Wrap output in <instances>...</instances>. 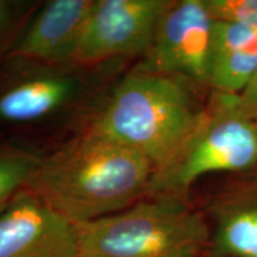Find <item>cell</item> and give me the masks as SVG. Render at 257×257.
Segmentation results:
<instances>
[{"instance_id": "7", "label": "cell", "mask_w": 257, "mask_h": 257, "mask_svg": "<svg viewBox=\"0 0 257 257\" xmlns=\"http://www.w3.org/2000/svg\"><path fill=\"white\" fill-rule=\"evenodd\" d=\"M214 19L205 0H172L138 66L208 89Z\"/></svg>"}, {"instance_id": "14", "label": "cell", "mask_w": 257, "mask_h": 257, "mask_svg": "<svg viewBox=\"0 0 257 257\" xmlns=\"http://www.w3.org/2000/svg\"><path fill=\"white\" fill-rule=\"evenodd\" d=\"M214 21L231 22L257 31V0H205Z\"/></svg>"}, {"instance_id": "13", "label": "cell", "mask_w": 257, "mask_h": 257, "mask_svg": "<svg viewBox=\"0 0 257 257\" xmlns=\"http://www.w3.org/2000/svg\"><path fill=\"white\" fill-rule=\"evenodd\" d=\"M40 4V0H0V66L15 50Z\"/></svg>"}, {"instance_id": "8", "label": "cell", "mask_w": 257, "mask_h": 257, "mask_svg": "<svg viewBox=\"0 0 257 257\" xmlns=\"http://www.w3.org/2000/svg\"><path fill=\"white\" fill-rule=\"evenodd\" d=\"M0 257H80L76 224L25 188L0 211Z\"/></svg>"}, {"instance_id": "4", "label": "cell", "mask_w": 257, "mask_h": 257, "mask_svg": "<svg viewBox=\"0 0 257 257\" xmlns=\"http://www.w3.org/2000/svg\"><path fill=\"white\" fill-rule=\"evenodd\" d=\"M76 229L80 257H200L211 237L205 213L172 194L147 195Z\"/></svg>"}, {"instance_id": "15", "label": "cell", "mask_w": 257, "mask_h": 257, "mask_svg": "<svg viewBox=\"0 0 257 257\" xmlns=\"http://www.w3.org/2000/svg\"><path fill=\"white\" fill-rule=\"evenodd\" d=\"M236 110L257 124V68L246 87L238 95H231Z\"/></svg>"}, {"instance_id": "9", "label": "cell", "mask_w": 257, "mask_h": 257, "mask_svg": "<svg viewBox=\"0 0 257 257\" xmlns=\"http://www.w3.org/2000/svg\"><path fill=\"white\" fill-rule=\"evenodd\" d=\"M208 257H257V169L240 175L206 206Z\"/></svg>"}, {"instance_id": "5", "label": "cell", "mask_w": 257, "mask_h": 257, "mask_svg": "<svg viewBox=\"0 0 257 257\" xmlns=\"http://www.w3.org/2000/svg\"><path fill=\"white\" fill-rule=\"evenodd\" d=\"M257 169V124L240 114L232 96L211 92L204 120L182 152L154 176L149 194L188 197L193 185L216 173Z\"/></svg>"}, {"instance_id": "12", "label": "cell", "mask_w": 257, "mask_h": 257, "mask_svg": "<svg viewBox=\"0 0 257 257\" xmlns=\"http://www.w3.org/2000/svg\"><path fill=\"white\" fill-rule=\"evenodd\" d=\"M42 154L0 138V210L28 187Z\"/></svg>"}, {"instance_id": "11", "label": "cell", "mask_w": 257, "mask_h": 257, "mask_svg": "<svg viewBox=\"0 0 257 257\" xmlns=\"http://www.w3.org/2000/svg\"><path fill=\"white\" fill-rule=\"evenodd\" d=\"M257 68V31L231 22L214 21L208 89L238 95Z\"/></svg>"}, {"instance_id": "10", "label": "cell", "mask_w": 257, "mask_h": 257, "mask_svg": "<svg viewBox=\"0 0 257 257\" xmlns=\"http://www.w3.org/2000/svg\"><path fill=\"white\" fill-rule=\"evenodd\" d=\"M94 0L41 2L10 57L51 64L73 63Z\"/></svg>"}, {"instance_id": "2", "label": "cell", "mask_w": 257, "mask_h": 257, "mask_svg": "<svg viewBox=\"0 0 257 257\" xmlns=\"http://www.w3.org/2000/svg\"><path fill=\"white\" fill-rule=\"evenodd\" d=\"M154 174L153 165L140 153L88 128L43 154L27 188L81 224L147 197Z\"/></svg>"}, {"instance_id": "3", "label": "cell", "mask_w": 257, "mask_h": 257, "mask_svg": "<svg viewBox=\"0 0 257 257\" xmlns=\"http://www.w3.org/2000/svg\"><path fill=\"white\" fill-rule=\"evenodd\" d=\"M187 80L135 63L114 83L89 130L140 153L156 174L174 161L200 126L208 98Z\"/></svg>"}, {"instance_id": "6", "label": "cell", "mask_w": 257, "mask_h": 257, "mask_svg": "<svg viewBox=\"0 0 257 257\" xmlns=\"http://www.w3.org/2000/svg\"><path fill=\"white\" fill-rule=\"evenodd\" d=\"M172 0H94L74 62H138L147 55Z\"/></svg>"}, {"instance_id": "16", "label": "cell", "mask_w": 257, "mask_h": 257, "mask_svg": "<svg viewBox=\"0 0 257 257\" xmlns=\"http://www.w3.org/2000/svg\"><path fill=\"white\" fill-rule=\"evenodd\" d=\"M3 208H4V207H3ZM3 208H2V210H3ZM2 210H0V211H2Z\"/></svg>"}, {"instance_id": "1", "label": "cell", "mask_w": 257, "mask_h": 257, "mask_svg": "<svg viewBox=\"0 0 257 257\" xmlns=\"http://www.w3.org/2000/svg\"><path fill=\"white\" fill-rule=\"evenodd\" d=\"M135 63L51 64L9 57L0 66V138L43 155L85 133Z\"/></svg>"}]
</instances>
